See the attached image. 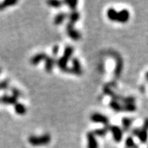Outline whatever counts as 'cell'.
I'll list each match as a JSON object with an SVG mask.
<instances>
[{
	"instance_id": "cell-1",
	"label": "cell",
	"mask_w": 148,
	"mask_h": 148,
	"mask_svg": "<svg viewBox=\"0 0 148 148\" xmlns=\"http://www.w3.org/2000/svg\"><path fill=\"white\" fill-rule=\"evenodd\" d=\"M80 13L77 11H73L69 15V21L67 24V33L73 40H78L81 39V34L79 32L74 29V24L79 20Z\"/></svg>"
},
{
	"instance_id": "cell-2",
	"label": "cell",
	"mask_w": 148,
	"mask_h": 148,
	"mask_svg": "<svg viewBox=\"0 0 148 148\" xmlns=\"http://www.w3.org/2000/svg\"><path fill=\"white\" fill-rule=\"evenodd\" d=\"M42 60L45 61V70L48 73H50L53 69L55 61H54V58L47 55L46 53H40L36 54L31 58V64L33 65H36Z\"/></svg>"
},
{
	"instance_id": "cell-3",
	"label": "cell",
	"mask_w": 148,
	"mask_h": 148,
	"mask_svg": "<svg viewBox=\"0 0 148 148\" xmlns=\"http://www.w3.org/2000/svg\"><path fill=\"white\" fill-rule=\"evenodd\" d=\"M74 49L70 45H68L64 49V55L59 58L57 62L58 67L60 69L61 71H63L64 73H69V69L67 67V64L69 62V58H71V56L73 55Z\"/></svg>"
},
{
	"instance_id": "cell-4",
	"label": "cell",
	"mask_w": 148,
	"mask_h": 148,
	"mask_svg": "<svg viewBox=\"0 0 148 148\" xmlns=\"http://www.w3.org/2000/svg\"><path fill=\"white\" fill-rule=\"evenodd\" d=\"M51 141V137L49 133L44 134L42 136L36 137V136H31L28 138L29 143L34 147H41L48 145Z\"/></svg>"
},
{
	"instance_id": "cell-5",
	"label": "cell",
	"mask_w": 148,
	"mask_h": 148,
	"mask_svg": "<svg viewBox=\"0 0 148 148\" xmlns=\"http://www.w3.org/2000/svg\"><path fill=\"white\" fill-rule=\"evenodd\" d=\"M109 54L110 55L111 57L114 58L115 63H116V67L114 69V77H119L121 76L122 72H123V58L121 57V55L119 53H117L115 51H112L110 53H109Z\"/></svg>"
},
{
	"instance_id": "cell-6",
	"label": "cell",
	"mask_w": 148,
	"mask_h": 148,
	"mask_svg": "<svg viewBox=\"0 0 148 148\" xmlns=\"http://www.w3.org/2000/svg\"><path fill=\"white\" fill-rule=\"evenodd\" d=\"M109 131L112 133L114 140L116 143H120L123 139V130L117 125H108Z\"/></svg>"
},
{
	"instance_id": "cell-7",
	"label": "cell",
	"mask_w": 148,
	"mask_h": 148,
	"mask_svg": "<svg viewBox=\"0 0 148 148\" xmlns=\"http://www.w3.org/2000/svg\"><path fill=\"white\" fill-rule=\"evenodd\" d=\"M132 134L133 136L137 137L139 139V141L142 143H147L148 140V132L147 131L138 127H135L132 130Z\"/></svg>"
},
{
	"instance_id": "cell-8",
	"label": "cell",
	"mask_w": 148,
	"mask_h": 148,
	"mask_svg": "<svg viewBox=\"0 0 148 148\" xmlns=\"http://www.w3.org/2000/svg\"><path fill=\"white\" fill-rule=\"evenodd\" d=\"M90 120L94 123H103L104 125H109L110 123V119L109 118L102 114L100 113H93L90 115Z\"/></svg>"
},
{
	"instance_id": "cell-9",
	"label": "cell",
	"mask_w": 148,
	"mask_h": 148,
	"mask_svg": "<svg viewBox=\"0 0 148 148\" xmlns=\"http://www.w3.org/2000/svg\"><path fill=\"white\" fill-rule=\"evenodd\" d=\"M69 73H73L75 75H82V73L80 61L77 58H73V68L69 69Z\"/></svg>"
},
{
	"instance_id": "cell-10",
	"label": "cell",
	"mask_w": 148,
	"mask_h": 148,
	"mask_svg": "<svg viewBox=\"0 0 148 148\" xmlns=\"http://www.w3.org/2000/svg\"><path fill=\"white\" fill-rule=\"evenodd\" d=\"M129 18H130V12L127 9H123L118 12V19H117L118 22L126 23L128 21Z\"/></svg>"
},
{
	"instance_id": "cell-11",
	"label": "cell",
	"mask_w": 148,
	"mask_h": 148,
	"mask_svg": "<svg viewBox=\"0 0 148 148\" xmlns=\"http://www.w3.org/2000/svg\"><path fill=\"white\" fill-rule=\"evenodd\" d=\"M88 146L87 148H98V143L95 139V136L93 132H88L86 134Z\"/></svg>"
},
{
	"instance_id": "cell-12",
	"label": "cell",
	"mask_w": 148,
	"mask_h": 148,
	"mask_svg": "<svg viewBox=\"0 0 148 148\" xmlns=\"http://www.w3.org/2000/svg\"><path fill=\"white\" fill-rule=\"evenodd\" d=\"M0 102L5 105H16L17 103V99L12 95H4L0 98Z\"/></svg>"
},
{
	"instance_id": "cell-13",
	"label": "cell",
	"mask_w": 148,
	"mask_h": 148,
	"mask_svg": "<svg viewBox=\"0 0 148 148\" xmlns=\"http://www.w3.org/2000/svg\"><path fill=\"white\" fill-rule=\"evenodd\" d=\"M110 107L113 110L115 111L117 113L123 112V105L121 104V103H119V101H114V100H112L110 102Z\"/></svg>"
},
{
	"instance_id": "cell-14",
	"label": "cell",
	"mask_w": 148,
	"mask_h": 148,
	"mask_svg": "<svg viewBox=\"0 0 148 148\" xmlns=\"http://www.w3.org/2000/svg\"><path fill=\"white\" fill-rule=\"evenodd\" d=\"M133 119L131 118H128V117H124L122 119V125H123V130L124 132H127L129 130V128L132 125Z\"/></svg>"
},
{
	"instance_id": "cell-15",
	"label": "cell",
	"mask_w": 148,
	"mask_h": 148,
	"mask_svg": "<svg viewBox=\"0 0 148 148\" xmlns=\"http://www.w3.org/2000/svg\"><path fill=\"white\" fill-rule=\"evenodd\" d=\"M107 16L112 21H117L118 19V12L114 8H110L107 11Z\"/></svg>"
},
{
	"instance_id": "cell-16",
	"label": "cell",
	"mask_w": 148,
	"mask_h": 148,
	"mask_svg": "<svg viewBox=\"0 0 148 148\" xmlns=\"http://www.w3.org/2000/svg\"><path fill=\"white\" fill-rule=\"evenodd\" d=\"M68 16L67 15V13L66 12H59L58 14L56 15V16L54 17V24L55 25H59V24H62L63 23V21L66 19V17Z\"/></svg>"
},
{
	"instance_id": "cell-17",
	"label": "cell",
	"mask_w": 148,
	"mask_h": 148,
	"mask_svg": "<svg viewBox=\"0 0 148 148\" xmlns=\"http://www.w3.org/2000/svg\"><path fill=\"white\" fill-rule=\"evenodd\" d=\"M14 109L16 114L20 115H23L27 113V108L21 103H16V105H14Z\"/></svg>"
},
{
	"instance_id": "cell-18",
	"label": "cell",
	"mask_w": 148,
	"mask_h": 148,
	"mask_svg": "<svg viewBox=\"0 0 148 148\" xmlns=\"http://www.w3.org/2000/svg\"><path fill=\"white\" fill-rule=\"evenodd\" d=\"M16 3H17V1H16V0H5L0 3V11L5 9L6 8H8L9 6L15 5Z\"/></svg>"
},
{
	"instance_id": "cell-19",
	"label": "cell",
	"mask_w": 148,
	"mask_h": 148,
	"mask_svg": "<svg viewBox=\"0 0 148 148\" xmlns=\"http://www.w3.org/2000/svg\"><path fill=\"white\" fill-rule=\"evenodd\" d=\"M108 126V125H107ZM105 127L103 128H99V129H95V131H93V133L95 136H99V137H104L107 134V132H109L108 127Z\"/></svg>"
},
{
	"instance_id": "cell-20",
	"label": "cell",
	"mask_w": 148,
	"mask_h": 148,
	"mask_svg": "<svg viewBox=\"0 0 148 148\" xmlns=\"http://www.w3.org/2000/svg\"><path fill=\"white\" fill-rule=\"evenodd\" d=\"M125 146H126V148H139V147L135 143L132 137L127 138L126 141H125Z\"/></svg>"
},
{
	"instance_id": "cell-21",
	"label": "cell",
	"mask_w": 148,
	"mask_h": 148,
	"mask_svg": "<svg viewBox=\"0 0 148 148\" xmlns=\"http://www.w3.org/2000/svg\"><path fill=\"white\" fill-rule=\"evenodd\" d=\"M137 110V106L135 104L123 105V112H134Z\"/></svg>"
},
{
	"instance_id": "cell-22",
	"label": "cell",
	"mask_w": 148,
	"mask_h": 148,
	"mask_svg": "<svg viewBox=\"0 0 148 148\" xmlns=\"http://www.w3.org/2000/svg\"><path fill=\"white\" fill-rule=\"evenodd\" d=\"M47 3L49 6H51V7H53V8H59L62 4H63V2H61V1H56V0H51V1H48Z\"/></svg>"
},
{
	"instance_id": "cell-23",
	"label": "cell",
	"mask_w": 148,
	"mask_h": 148,
	"mask_svg": "<svg viewBox=\"0 0 148 148\" xmlns=\"http://www.w3.org/2000/svg\"><path fill=\"white\" fill-rule=\"evenodd\" d=\"M64 3H66V4H68L69 7V8L70 9H72L73 12L75 11L76 9V8H77V3H78V2L77 1H73V0H70V1H65L64 2Z\"/></svg>"
},
{
	"instance_id": "cell-24",
	"label": "cell",
	"mask_w": 148,
	"mask_h": 148,
	"mask_svg": "<svg viewBox=\"0 0 148 148\" xmlns=\"http://www.w3.org/2000/svg\"><path fill=\"white\" fill-rule=\"evenodd\" d=\"M9 86V81L8 80H4L3 82H0V90L8 89Z\"/></svg>"
},
{
	"instance_id": "cell-25",
	"label": "cell",
	"mask_w": 148,
	"mask_h": 148,
	"mask_svg": "<svg viewBox=\"0 0 148 148\" xmlns=\"http://www.w3.org/2000/svg\"><path fill=\"white\" fill-rule=\"evenodd\" d=\"M12 96H14L15 98H18V97H20L21 95V92H20V90H17L16 88H12Z\"/></svg>"
},
{
	"instance_id": "cell-26",
	"label": "cell",
	"mask_w": 148,
	"mask_h": 148,
	"mask_svg": "<svg viewBox=\"0 0 148 148\" xmlns=\"http://www.w3.org/2000/svg\"><path fill=\"white\" fill-rule=\"evenodd\" d=\"M142 128L146 130V131H148V118L145 119V120L143 122V126H142Z\"/></svg>"
},
{
	"instance_id": "cell-27",
	"label": "cell",
	"mask_w": 148,
	"mask_h": 148,
	"mask_svg": "<svg viewBox=\"0 0 148 148\" xmlns=\"http://www.w3.org/2000/svg\"><path fill=\"white\" fill-rule=\"evenodd\" d=\"M58 51H59V47H58V45L53 46V49H52V53H53L54 56H56L58 54Z\"/></svg>"
},
{
	"instance_id": "cell-28",
	"label": "cell",
	"mask_w": 148,
	"mask_h": 148,
	"mask_svg": "<svg viewBox=\"0 0 148 148\" xmlns=\"http://www.w3.org/2000/svg\"><path fill=\"white\" fill-rule=\"evenodd\" d=\"M146 78H147V82H148V72L146 73Z\"/></svg>"
},
{
	"instance_id": "cell-29",
	"label": "cell",
	"mask_w": 148,
	"mask_h": 148,
	"mask_svg": "<svg viewBox=\"0 0 148 148\" xmlns=\"http://www.w3.org/2000/svg\"><path fill=\"white\" fill-rule=\"evenodd\" d=\"M0 73H1V69H0Z\"/></svg>"
},
{
	"instance_id": "cell-30",
	"label": "cell",
	"mask_w": 148,
	"mask_h": 148,
	"mask_svg": "<svg viewBox=\"0 0 148 148\" xmlns=\"http://www.w3.org/2000/svg\"><path fill=\"white\" fill-rule=\"evenodd\" d=\"M147 148H148V147H147Z\"/></svg>"
}]
</instances>
